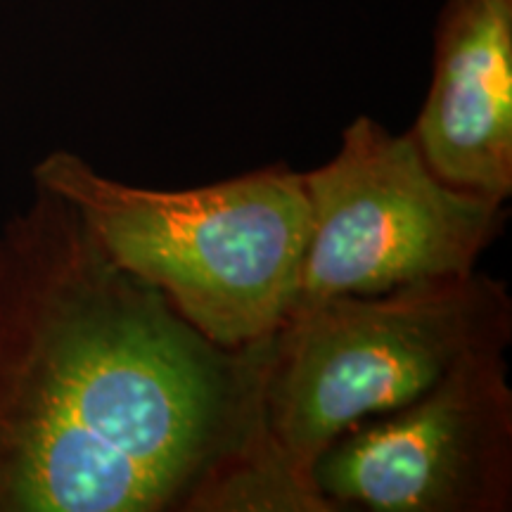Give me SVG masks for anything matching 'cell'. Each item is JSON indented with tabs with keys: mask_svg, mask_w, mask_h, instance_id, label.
I'll return each instance as SVG.
<instances>
[{
	"mask_svg": "<svg viewBox=\"0 0 512 512\" xmlns=\"http://www.w3.org/2000/svg\"><path fill=\"white\" fill-rule=\"evenodd\" d=\"M268 339L209 342L34 185L0 230V512H188L264 427Z\"/></svg>",
	"mask_w": 512,
	"mask_h": 512,
	"instance_id": "cell-1",
	"label": "cell"
},
{
	"mask_svg": "<svg viewBox=\"0 0 512 512\" xmlns=\"http://www.w3.org/2000/svg\"><path fill=\"white\" fill-rule=\"evenodd\" d=\"M31 178L72 204L121 268L223 349L271 337L297 304L309 242L302 171L275 162L226 181L159 190L55 150Z\"/></svg>",
	"mask_w": 512,
	"mask_h": 512,
	"instance_id": "cell-2",
	"label": "cell"
},
{
	"mask_svg": "<svg viewBox=\"0 0 512 512\" xmlns=\"http://www.w3.org/2000/svg\"><path fill=\"white\" fill-rule=\"evenodd\" d=\"M512 342L505 280L477 271L297 306L268 339L261 418L313 475L332 441L434 387L460 358Z\"/></svg>",
	"mask_w": 512,
	"mask_h": 512,
	"instance_id": "cell-3",
	"label": "cell"
},
{
	"mask_svg": "<svg viewBox=\"0 0 512 512\" xmlns=\"http://www.w3.org/2000/svg\"><path fill=\"white\" fill-rule=\"evenodd\" d=\"M304 185L309 242L294 309L477 271L510 216L508 202L434 174L411 131L373 117L351 121L337 155L306 171Z\"/></svg>",
	"mask_w": 512,
	"mask_h": 512,
	"instance_id": "cell-4",
	"label": "cell"
},
{
	"mask_svg": "<svg viewBox=\"0 0 512 512\" xmlns=\"http://www.w3.org/2000/svg\"><path fill=\"white\" fill-rule=\"evenodd\" d=\"M313 479L339 512L512 510V387L505 349L460 358L434 387L351 427Z\"/></svg>",
	"mask_w": 512,
	"mask_h": 512,
	"instance_id": "cell-5",
	"label": "cell"
},
{
	"mask_svg": "<svg viewBox=\"0 0 512 512\" xmlns=\"http://www.w3.org/2000/svg\"><path fill=\"white\" fill-rule=\"evenodd\" d=\"M456 188L512 197V0H444L430 91L411 128Z\"/></svg>",
	"mask_w": 512,
	"mask_h": 512,
	"instance_id": "cell-6",
	"label": "cell"
}]
</instances>
